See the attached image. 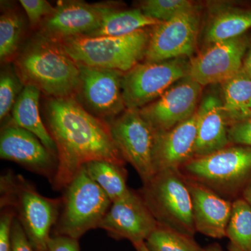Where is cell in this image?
<instances>
[{"mask_svg":"<svg viewBox=\"0 0 251 251\" xmlns=\"http://www.w3.org/2000/svg\"><path fill=\"white\" fill-rule=\"evenodd\" d=\"M186 179L192 201L196 232L213 239L226 237L232 214V201L194 180Z\"/></svg>","mask_w":251,"mask_h":251,"instance_id":"cell-18","label":"cell"},{"mask_svg":"<svg viewBox=\"0 0 251 251\" xmlns=\"http://www.w3.org/2000/svg\"><path fill=\"white\" fill-rule=\"evenodd\" d=\"M201 18L196 8L153 26L145 61L160 62L191 57L197 45Z\"/></svg>","mask_w":251,"mask_h":251,"instance_id":"cell-11","label":"cell"},{"mask_svg":"<svg viewBox=\"0 0 251 251\" xmlns=\"http://www.w3.org/2000/svg\"><path fill=\"white\" fill-rule=\"evenodd\" d=\"M202 89L191 77H184L154 101L139 109L140 114L155 133L171 130L196 113Z\"/></svg>","mask_w":251,"mask_h":251,"instance_id":"cell-13","label":"cell"},{"mask_svg":"<svg viewBox=\"0 0 251 251\" xmlns=\"http://www.w3.org/2000/svg\"><path fill=\"white\" fill-rule=\"evenodd\" d=\"M242 71L251 77V46L244 57Z\"/></svg>","mask_w":251,"mask_h":251,"instance_id":"cell-35","label":"cell"},{"mask_svg":"<svg viewBox=\"0 0 251 251\" xmlns=\"http://www.w3.org/2000/svg\"><path fill=\"white\" fill-rule=\"evenodd\" d=\"M65 191L54 234L78 239L99 227L112 202L84 167Z\"/></svg>","mask_w":251,"mask_h":251,"instance_id":"cell-7","label":"cell"},{"mask_svg":"<svg viewBox=\"0 0 251 251\" xmlns=\"http://www.w3.org/2000/svg\"><path fill=\"white\" fill-rule=\"evenodd\" d=\"M78 67L80 85L75 99L87 111L106 122L125 111L122 90L125 73L82 64Z\"/></svg>","mask_w":251,"mask_h":251,"instance_id":"cell-10","label":"cell"},{"mask_svg":"<svg viewBox=\"0 0 251 251\" xmlns=\"http://www.w3.org/2000/svg\"><path fill=\"white\" fill-rule=\"evenodd\" d=\"M248 46L243 35L206 45L190 61L188 76L202 87L224 83L242 70Z\"/></svg>","mask_w":251,"mask_h":251,"instance_id":"cell-12","label":"cell"},{"mask_svg":"<svg viewBox=\"0 0 251 251\" xmlns=\"http://www.w3.org/2000/svg\"><path fill=\"white\" fill-rule=\"evenodd\" d=\"M22 225L16 217L11 230V251H34Z\"/></svg>","mask_w":251,"mask_h":251,"instance_id":"cell-33","label":"cell"},{"mask_svg":"<svg viewBox=\"0 0 251 251\" xmlns=\"http://www.w3.org/2000/svg\"><path fill=\"white\" fill-rule=\"evenodd\" d=\"M203 251H226L218 243L209 244L207 247L203 249Z\"/></svg>","mask_w":251,"mask_h":251,"instance_id":"cell-37","label":"cell"},{"mask_svg":"<svg viewBox=\"0 0 251 251\" xmlns=\"http://www.w3.org/2000/svg\"><path fill=\"white\" fill-rule=\"evenodd\" d=\"M134 247L136 251H150L146 246H145V243H142V244L135 245Z\"/></svg>","mask_w":251,"mask_h":251,"instance_id":"cell-38","label":"cell"},{"mask_svg":"<svg viewBox=\"0 0 251 251\" xmlns=\"http://www.w3.org/2000/svg\"><path fill=\"white\" fill-rule=\"evenodd\" d=\"M229 143L251 147V117L229 127Z\"/></svg>","mask_w":251,"mask_h":251,"instance_id":"cell-31","label":"cell"},{"mask_svg":"<svg viewBox=\"0 0 251 251\" xmlns=\"http://www.w3.org/2000/svg\"><path fill=\"white\" fill-rule=\"evenodd\" d=\"M145 244L150 251H203L194 237L160 224Z\"/></svg>","mask_w":251,"mask_h":251,"instance_id":"cell-27","label":"cell"},{"mask_svg":"<svg viewBox=\"0 0 251 251\" xmlns=\"http://www.w3.org/2000/svg\"><path fill=\"white\" fill-rule=\"evenodd\" d=\"M197 111L174 128L155 133L153 165L155 174L169 169L180 170L193 158L197 134Z\"/></svg>","mask_w":251,"mask_h":251,"instance_id":"cell-17","label":"cell"},{"mask_svg":"<svg viewBox=\"0 0 251 251\" xmlns=\"http://www.w3.org/2000/svg\"><path fill=\"white\" fill-rule=\"evenodd\" d=\"M20 4L27 14L31 27L40 25L46 18L52 14L54 7L46 0H21Z\"/></svg>","mask_w":251,"mask_h":251,"instance_id":"cell-30","label":"cell"},{"mask_svg":"<svg viewBox=\"0 0 251 251\" xmlns=\"http://www.w3.org/2000/svg\"><path fill=\"white\" fill-rule=\"evenodd\" d=\"M222 106L229 127L251 117V77L241 71L222 84Z\"/></svg>","mask_w":251,"mask_h":251,"instance_id":"cell-21","label":"cell"},{"mask_svg":"<svg viewBox=\"0 0 251 251\" xmlns=\"http://www.w3.org/2000/svg\"><path fill=\"white\" fill-rule=\"evenodd\" d=\"M150 33L142 29L125 36H79L59 42L77 64L126 73L145 58Z\"/></svg>","mask_w":251,"mask_h":251,"instance_id":"cell-4","label":"cell"},{"mask_svg":"<svg viewBox=\"0 0 251 251\" xmlns=\"http://www.w3.org/2000/svg\"><path fill=\"white\" fill-rule=\"evenodd\" d=\"M251 206V181L243 191L242 197Z\"/></svg>","mask_w":251,"mask_h":251,"instance_id":"cell-36","label":"cell"},{"mask_svg":"<svg viewBox=\"0 0 251 251\" xmlns=\"http://www.w3.org/2000/svg\"><path fill=\"white\" fill-rule=\"evenodd\" d=\"M25 21L20 11L1 3L0 16V59L1 63L14 60L21 50Z\"/></svg>","mask_w":251,"mask_h":251,"instance_id":"cell-24","label":"cell"},{"mask_svg":"<svg viewBox=\"0 0 251 251\" xmlns=\"http://www.w3.org/2000/svg\"><path fill=\"white\" fill-rule=\"evenodd\" d=\"M13 62L24 86H33L49 98H75L76 96L80 85L78 64L59 41L37 32Z\"/></svg>","mask_w":251,"mask_h":251,"instance_id":"cell-2","label":"cell"},{"mask_svg":"<svg viewBox=\"0 0 251 251\" xmlns=\"http://www.w3.org/2000/svg\"><path fill=\"white\" fill-rule=\"evenodd\" d=\"M112 140L126 163H130L143 184L155 175L153 150L155 132L139 109H126L107 122Z\"/></svg>","mask_w":251,"mask_h":251,"instance_id":"cell-9","label":"cell"},{"mask_svg":"<svg viewBox=\"0 0 251 251\" xmlns=\"http://www.w3.org/2000/svg\"><path fill=\"white\" fill-rule=\"evenodd\" d=\"M186 59L139 63L125 73L122 90L126 109L146 106L176 82L188 76L190 62Z\"/></svg>","mask_w":251,"mask_h":251,"instance_id":"cell-8","label":"cell"},{"mask_svg":"<svg viewBox=\"0 0 251 251\" xmlns=\"http://www.w3.org/2000/svg\"><path fill=\"white\" fill-rule=\"evenodd\" d=\"M158 224L194 237L192 201L186 176L180 170L156 173L139 191Z\"/></svg>","mask_w":251,"mask_h":251,"instance_id":"cell-6","label":"cell"},{"mask_svg":"<svg viewBox=\"0 0 251 251\" xmlns=\"http://www.w3.org/2000/svg\"><path fill=\"white\" fill-rule=\"evenodd\" d=\"M15 215L8 208H1L0 217V251H11V230Z\"/></svg>","mask_w":251,"mask_h":251,"instance_id":"cell-32","label":"cell"},{"mask_svg":"<svg viewBox=\"0 0 251 251\" xmlns=\"http://www.w3.org/2000/svg\"><path fill=\"white\" fill-rule=\"evenodd\" d=\"M194 7L188 0H146L141 1L139 9L148 17L166 22Z\"/></svg>","mask_w":251,"mask_h":251,"instance_id":"cell-29","label":"cell"},{"mask_svg":"<svg viewBox=\"0 0 251 251\" xmlns=\"http://www.w3.org/2000/svg\"><path fill=\"white\" fill-rule=\"evenodd\" d=\"M226 237L229 239L227 251H251V206L242 198L232 202Z\"/></svg>","mask_w":251,"mask_h":251,"instance_id":"cell-26","label":"cell"},{"mask_svg":"<svg viewBox=\"0 0 251 251\" xmlns=\"http://www.w3.org/2000/svg\"><path fill=\"white\" fill-rule=\"evenodd\" d=\"M197 114V134L193 158L208 156L231 145L229 126L223 110L222 100L217 95L209 94L205 96L198 106Z\"/></svg>","mask_w":251,"mask_h":251,"instance_id":"cell-19","label":"cell"},{"mask_svg":"<svg viewBox=\"0 0 251 251\" xmlns=\"http://www.w3.org/2000/svg\"><path fill=\"white\" fill-rule=\"evenodd\" d=\"M110 4H88L82 1H58L54 11L43 21L38 33L60 41L88 35L98 29L104 16L113 9Z\"/></svg>","mask_w":251,"mask_h":251,"instance_id":"cell-14","label":"cell"},{"mask_svg":"<svg viewBox=\"0 0 251 251\" xmlns=\"http://www.w3.org/2000/svg\"><path fill=\"white\" fill-rule=\"evenodd\" d=\"M14 66L8 65L1 72L0 76V119L4 120L12 111L15 103L24 88Z\"/></svg>","mask_w":251,"mask_h":251,"instance_id":"cell-28","label":"cell"},{"mask_svg":"<svg viewBox=\"0 0 251 251\" xmlns=\"http://www.w3.org/2000/svg\"><path fill=\"white\" fill-rule=\"evenodd\" d=\"M45 125L57 148L54 190L65 189L82 167L95 161L124 166L108 124L94 116L74 97L49 98L44 108Z\"/></svg>","mask_w":251,"mask_h":251,"instance_id":"cell-1","label":"cell"},{"mask_svg":"<svg viewBox=\"0 0 251 251\" xmlns=\"http://www.w3.org/2000/svg\"><path fill=\"white\" fill-rule=\"evenodd\" d=\"M186 177L233 202L251 181V147L229 145L193 158L180 169Z\"/></svg>","mask_w":251,"mask_h":251,"instance_id":"cell-5","label":"cell"},{"mask_svg":"<svg viewBox=\"0 0 251 251\" xmlns=\"http://www.w3.org/2000/svg\"><path fill=\"white\" fill-rule=\"evenodd\" d=\"M83 167L112 202L122 199L130 192L126 185V171L124 166L110 161H95Z\"/></svg>","mask_w":251,"mask_h":251,"instance_id":"cell-25","label":"cell"},{"mask_svg":"<svg viewBox=\"0 0 251 251\" xmlns=\"http://www.w3.org/2000/svg\"><path fill=\"white\" fill-rule=\"evenodd\" d=\"M1 209L8 208L22 225L35 251H45L58 219L62 199L44 197L22 175L9 171L0 177Z\"/></svg>","mask_w":251,"mask_h":251,"instance_id":"cell-3","label":"cell"},{"mask_svg":"<svg viewBox=\"0 0 251 251\" xmlns=\"http://www.w3.org/2000/svg\"><path fill=\"white\" fill-rule=\"evenodd\" d=\"M160 23L144 14L140 9L118 10L114 8L104 16L98 29L85 36H125Z\"/></svg>","mask_w":251,"mask_h":251,"instance_id":"cell-22","label":"cell"},{"mask_svg":"<svg viewBox=\"0 0 251 251\" xmlns=\"http://www.w3.org/2000/svg\"><path fill=\"white\" fill-rule=\"evenodd\" d=\"M0 157L45 176L51 184L57 173V157L35 135L11 122L1 130Z\"/></svg>","mask_w":251,"mask_h":251,"instance_id":"cell-16","label":"cell"},{"mask_svg":"<svg viewBox=\"0 0 251 251\" xmlns=\"http://www.w3.org/2000/svg\"><path fill=\"white\" fill-rule=\"evenodd\" d=\"M44 251H80L77 239L67 236L50 237Z\"/></svg>","mask_w":251,"mask_h":251,"instance_id":"cell-34","label":"cell"},{"mask_svg":"<svg viewBox=\"0 0 251 251\" xmlns=\"http://www.w3.org/2000/svg\"><path fill=\"white\" fill-rule=\"evenodd\" d=\"M251 28V10L229 9L218 13L206 27V45L242 36Z\"/></svg>","mask_w":251,"mask_h":251,"instance_id":"cell-23","label":"cell"},{"mask_svg":"<svg viewBox=\"0 0 251 251\" xmlns=\"http://www.w3.org/2000/svg\"><path fill=\"white\" fill-rule=\"evenodd\" d=\"M41 91L33 86H25L12 109V119L10 122L35 135L49 151L57 158L55 143L41 117Z\"/></svg>","mask_w":251,"mask_h":251,"instance_id":"cell-20","label":"cell"},{"mask_svg":"<svg viewBox=\"0 0 251 251\" xmlns=\"http://www.w3.org/2000/svg\"><path fill=\"white\" fill-rule=\"evenodd\" d=\"M158 226L140 193L130 189L125 197L112 203L99 227L135 246L145 243Z\"/></svg>","mask_w":251,"mask_h":251,"instance_id":"cell-15","label":"cell"}]
</instances>
